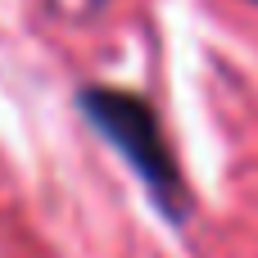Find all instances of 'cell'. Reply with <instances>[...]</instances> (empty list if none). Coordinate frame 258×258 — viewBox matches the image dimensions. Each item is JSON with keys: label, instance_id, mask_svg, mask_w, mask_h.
<instances>
[{"label": "cell", "instance_id": "1", "mask_svg": "<svg viewBox=\"0 0 258 258\" xmlns=\"http://www.w3.org/2000/svg\"><path fill=\"white\" fill-rule=\"evenodd\" d=\"M82 113L127 159V168L141 177V186L150 190L159 213L181 222L186 209H190L186 181H181L177 154H172V145L163 136V122L150 109V100H141L132 91H118V86H91V91H82Z\"/></svg>", "mask_w": 258, "mask_h": 258}, {"label": "cell", "instance_id": "2", "mask_svg": "<svg viewBox=\"0 0 258 258\" xmlns=\"http://www.w3.org/2000/svg\"><path fill=\"white\" fill-rule=\"evenodd\" d=\"M254 5H258V0H254Z\"/></svg>", "mask_w": 258, "mask_h": 258}]
</instances>
